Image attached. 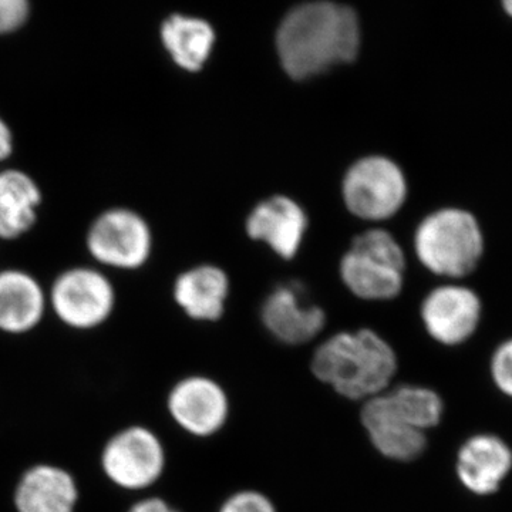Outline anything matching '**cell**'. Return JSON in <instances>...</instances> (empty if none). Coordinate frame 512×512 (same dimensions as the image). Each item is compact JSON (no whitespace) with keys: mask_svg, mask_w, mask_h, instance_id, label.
<instances>
[{"mask_svg":"<svg viewBox=\"0 0 512 512\" xmlns=\"http://www.w3.org/2000/svg\"><path fill=\"white\" fill-rule=\"evenodd\" d=\"M167 454L153 430L130 426L117 431L101 451V470L111 484L126 491L153 487L163 477Z\"/></svg>","mask_w":512,"mask_h":512,"instance_id":"8","label":"cell"},{"mask_svg":"<svg viewBox=\"0 0 512 512\" xmlns=\"http://www.w3.org/2000/svg\"><path fill=\"white\" fill-rule=\"evenodd\" d=\"M160 33L164 49L185 72H200L210 59L215 33L205 20L173 15L164 20Z\"/></svg>","mask_w":512,"mask_h":512,"instance_id":"19","label":"cell"},{"mask_svg":"<svg viewBox=\"0 0 512 512\" xmlns=\"http://www.w3.org/2000/svg\"><path fill=\"white\" fill-rule=\"evenodd\" d=\"M245 228L249 237L265 242L276 255L292 259L308 231V215L292 198L275 195L256 205Z\"/></svg>","mask_w":512,"mask_h":512,"instance_id":"14","label":"cell"},{"mask_svg":"<svg viewBox=\"0 0 512 512\" xmlns=\"http://www.w3.org/2000/svg\"><path fill=\"white\" fill-rule=\"evenodd\" d=\"M397 413L414 429L427 431L443 420L444 402L436 390L416 384H402L389 390Z\"/></svg>","mask_w":512,"mask_h":512,"instance_id":"20","label":"cell"},{"mask_svg":"<svg viewBox=\"0 0 512 512\" xmlns=\"http://www.w3.org/2000/svg\"><path fill=\"white\" fill-rule=\"evenodd\" d=\"M360 423L377 453L396 463H410L427 448L424 431L414 429L397 413L389 390L363 402Z\"/></svg>","mask_w":512,"mask_h":512,"instance_id":"11","label":"cell"},{"mask_svg":"<svg viewBox=\"0 0 512 512\" xmlns=\"http://www.w3.org/2000/svg\"><path fill=\"white\" fill-rule=\"evenodd\" d=\"M491 379L504 396L512 399V338L504 340L494 350L490 362Z\"/></svg>","mask_w":512,"mask_h":512,"instance_id":"21","label":"cell"},{"mask_svg":"<svg viewBox=\"0 0 512 512\" xmlns=\"http://www.w3.org/2000/svg\"><path fill=\"white\" fill-rule=\"evenodd\" d=\"M127 512H180L160 497H148L131 505Z\"/></svg>","mask_w":512,"mask_h":512,"instance_id":"24","label":"cell"},{"mask_svg":"<svg viewBox=\"0 0 512 512\" xmlns=\"http://www.w3.org/2000/svg\"><path fill=\"white\" fill-rule=\"evenodd\" d=\"M49 308L47 291L23 269L0 271V330L25 335L40 325Z\"/></svg>","mask_w":512,"mask_h":512,"instance_id":"16","label":"cell"},{"mask_svg":"<svg viewBox=\"0 0 512 512\" xmlns=\"http://www.w3.org/2000/svg\"><path fill=\"white\" fill-rule=\"evenodd\" d=\"M313 376L339 396L366 402L389 390L399 360L387 340L370 329L340 332L312 356Z\"/></svg>","mask_w":512,"mask_h":512,"instance_id":"2","label":"cell"},{"mask_svg":"<svg viewBox=\"0 0 512 512\" xmlns=\"http://www.w3.org/2000/svg\"><path fill=\"white\" fill-rule=\"evenodd\" d=\"M485 251L483 228L470 211L447 207L431 212L414 232V252L424 268L443 278H466Z\"/></svg>","mask_w":512,"mask_h":512,"instance_id":"3","label":"cell"},{"mask_svg":"<svg viewBox=\"0 0 512 512\" xmlns=\"http://www.w3.org/2000/svg\"><path fill=\"white\" fill-rule=\"evenodd\" d=\"M501 6H503L505 15L510 16L512 19V0H501Z\"/></svg>","mask_w":512,"mask_h":512,"instance_id":"26","label":"cell"},{"mask_svg":"<svg viewBox=\"0 0 512 512\" xmlns=\"http://www.w3.org/2000/svg\"><path fill=\"white\" fill-rule=\"evenodd\" d=\"M421 320L431 339L444 346L466 343L480 326L483 303L466 285L437 286L421 303Z\"/></svg>","mask_w":512,"mask_h":512,"instance_id":"10","label":"cell"},{"mask_svg":"<svg viewBox=\"0 0 512 512\" xmlns=\"http://www.w3.org/2000/svg\"><path fill=\"white\" fill-rule=\"evenodd\" d=\"M406 256L384 229H369L353 239L342 261L343 284L365 301H389L402 292Z\"/></svg>","mask_w":512,"mask_h":512,"instance_id":"4","label":"cell"},{"mask_svg":"<svg viewBox=\"0 0 512 512\" xmlns=\"http://www.w3.org/2000/svg\"><path fill=\"white\" fill-rule=\"evenodd\" d=\"M86 247L97 264L117 271H136L150 259L153 232L137 211L109 208L87 229Z\"/></svg>","mask_w":512,"mask_h":512,"instance_id":"6","label":"cell"},{"mask_svg":"<svg viewBox=\"0 0 512 512\" xmlns=\"http://www.w3.org/2000/svg\"><path fill=\"white\" fill-rule=\"evenodd\" d=\"M43 192L35 178L18 168L0 171V239L15 241L35 228Z\"/></svg>","mask_w":512,"mask_h":512,"instance_id":"17","label":"cell"},{"mask_svg":"<svg viewBox=\"0 0 512 512\" xmlns=\"http://www.w3.org/2000/svg\"><path fill=\"white\" fill-rule=\"evenodd\" d=\"M342 194L346 208L360 220H389L406 202L407 180L390 158H360L345 174Z\"/></svg>","mask_w":512,"mask_h":512,"instance_id":"7","label":"cell"},{"mask_svg":"<svg viewBox=\"0 0 512 512\" xmlns=\"http://www.w3.org/2000/svg\"><path fill=\"white\" fill-rule=\"evenodd\" d=\"M279 60L292 79L306 80L359 53L355 10L333 2H312L289 12L276 36Z\"/></svg>","mask_w":512,"mask_h":512,"instance_id":"1","label":"cell"},{"mask_svg":"<svg viewBox=\"0 0 512 512\" xmlns=\"http://www.w3.org/2000/svg\"><path fill=\"white\" fill-rule=\"evenodd\" d=\"M15 150V137H13L12 128L0 116V163L8 160Z\"/></svg>","mask_w":512,"mask_h":512,"instance_id":"25","label":"cell"},{"mask_svg":"<svg viewBox=\"0 0 512 512\" xmlns=\"http://www.w3.org/2000/svg\"><path fill=\"white\" fill-rule=\"evenodd\" d=\"M167 410L185 433L198 439H208L224 429L231 406L227 392L217 380L207 376H188L170 390Z\"/></svg>","mask_w":512,"mask_h":512,"instance_id":"9","label":"cell"},{"mask_svg":"<svg viewBox=\"0 0 512 512\" xmlns=\"http://www.w3.org/2000/svg\"><path fill=\"white\" fill-rule=\"evenodd\" d=\"M511 471L512 448L495 434H474L458 448L456 474L468 493L478 497L497 493Z\"/></svg>","mask_w":512,"mask_h":512,"instance_id":"13","label":"cell"},{"mask_svg":"<svg viewBox=\"0 0 512 512\" xmlns=\"http://www.w3.org/2000/svg\"><path fill=\"white\" fill-rule=\"evenodd\" d=\"M218 512H278L271 498L261 491L242 490L232 494Z\"/></svg>","mask_w":512,"mask_h":512,"instance_id":"22","label":"cell"},{"mask_svg":"<svg viewBox=\"0 0 512 512\" xmlns=\"http://www.w3.org/2000/svg\"><path fill=\"white\" fill-rule=\"evenodd\" d=\"M49 308L56 318L74 330L100 328L116 309V288L109 276L90 266L62 272L49 291Z\"/></svg>","mask_w":512,"mask_h":512,"instance_id":"5","label":"cell"},{"mask_svg":"<svg viewBox=\"0 0 512 512\" xmlns=\"http://www.w3.org/2000/svg\"><path fill=\"white\" fill-rule=\"evenodd\" d=\"M173 293L185 315L202 322H215L224 315L228 276L217 266H195L178 276Z\"/></svg>","mask_w":512,"mask_h":512,"instance_id":"18","label":"cell"},{"mask_svg":"<svg viewBox=\"0 0 512 512\" xmlns=\"http://www.w3.org/2000/svg\"><path fill=\"white\" fill-rule=\"evenodd\" d=\"M79 485L66 468L36 464L22 474L13 494L16 512H74Z\"/></svg>","mask_w":512,"mask_h":512,"instance_id":"15","label":"cell"},{"mask_svg":"<svg viewBox=\"0 0 512 512\" xmlns=\"http://www.w3.org/2000/svg\"><path fill=\"white\" fill-rule=\"evenodd\" d=\"M29 15V0H0V36L18 32Z\"/></svg>","mask_w":512,"mask_h":512,"instance_id":"23","label":"cell"},{"mask_svg":"<svg viewBox=\"0 0 512 512\" xmlns=\"http://www.w3.org/2000/svg\"><path fill=\"white\" fill-rule=\"evenodd\" d=\"M261 318L265 329L289 346L311 342L326 323L323 309L309 302L296 284L281 285L269 293L262 303Z\"/></svg>","mask_w":512,"mask_h":512,"instance_id":"12","label":"cell"}]
</instances>
